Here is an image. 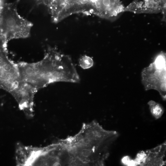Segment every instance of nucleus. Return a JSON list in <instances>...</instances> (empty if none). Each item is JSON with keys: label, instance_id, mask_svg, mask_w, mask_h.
Returning a JSON list of instances; mask_svg holds the SVG:
<instances>
[{"label": "nucleus", "instance_id": "nucleus-1", "mask_svg": "<svg viewBox=\"0 0 166 166\" xmlns=\"http://www.w3.org/2000/svg\"><path fill=\"white\" fill-rule=\"evenodd\" d=\"M43 85L56 81L78 83L79 76L69 56L50 49L42 62Z\"/></svg>", "mask_w": 166, "mask_h": 166}, {"label": "nucleus", "instance_id": "nucleus-2", "mask_svg": "<svg viewBox=\"0 0 166 166\" xmlns=\"http://www.w3.org/2000/svg\"><path fill=\"white\" fill-rule=\"evenodd\" d=\"M19 1L5 3L1 11V34L7 43L12 39L26 38L30 36L33 24L18 14Z\"/></svg>", "mask_w": 166, "mask_h": 166}, {"label": "nucleus", "instance_id": "nucleus-3", "mask_svg": "<svg viewBox=\"0 0 166 166\" xmlns=\"http://www.w3.org/2000/svg\"><path fill=\"white\" fill-rule=\"evenodd\" d=\"M166 143L137 154L133 163L141 166H163L165 164Z\"/></svg>", "mask_w": 166, "mask_h": 166}, {"label": "nucleus", "instance_id": "nucleus-4", "mask_svg": "<svg viewBox=\"0 0 166 166\" xmlns=\"http://www.w3.org/2000/svg\"><path fill=\"white\" fill-rule=\"evenodd\" d=\"M160 0H135L125 7L124 12L135 14H156L162 12Z\"/></svg>", "mask_w": 166, "mask_h": 166}, {"label": "nucleus", "instance_id": "nucleus-5", "mask_svg": "<svg viewBox=\"0 0 166 166\" xmlns=\"http://www.w3.org/2000/svg\"><path fill=\"white\" fill-rule=\"evenodd\" d=\"M148 104L152 115L156 119L160 118L164 112L162 106L159 104L152 101H149Z\"/></svg>", "mask_w": 166, "mask_h": 166}, {"label": "nucleus", "instance_id": "nucleus-6", "mask_svg": "<svg viewBox=\"0 0 166 166\" xmlns=\"http://www.w3.org/2000/svg\"><path fill=\"white\" fill-rule=\"evenodd\" d=\"M80 66L84 69H89L93 65V61L90 57L86 55L81 56L79 60Z\"/></svg>", "mask_w": 166, "mask_h": 166}, {"label": "nucleus", "instance_id": "nucleus-7", "mask_svg": "<svg viewBox=\"0 0 166 166\" xmlns=\"http://www.w3.org/2000/svg\"><path fill=\"white\" fill-rule=\"evenodd\" d=\"M165 55L161 53L158 55L156 57L155 64L156 67L158 69H161L163 68L165 63Z\"/></svg>", "mask_w": 166, "mask_h": 166}, {"label": "nucleus", "instance_id": "nucleus-8", "mask_svg": "<svg viewBox=\"0 0 166 166\" xmlns=\"http://www.w3.org/2000/svg\"><path fill=\"white\" fill-rule=\"evenodd\" d=\"M162 3L163 10L162 13L163 14V20L166 21V0H160Z\"/></svg>", "mask_w": 166, "mask_h": 166}, {"label": "nucleus", "instance_id": "nucleus-9", "mask_svg": "<svg viewBox=\"0 0 166 166\" xmlns=\"http://www.w3.org/2000/svg\"><path fill=\"white\" fill-rule=\"evenodd\" d=\"M78 1L79 4L82 5H85L87 4L89 2L91 3L89 0H78Z\"/></svg>", "mask_w": 166, "mask_h": 166}, {"label": "nucleus", "instance_id": "nucleus-10", "mask_svg": "<svg viewBox=\"0 0 166 166\" xmlns=\"http://www.w3.org/2000/svg\"><path fill=\"white\" fill-rule=\"evenodd\" d=\"M48 0H36L38 3L43 4L46 5Z\"/></svg>", "mask_w": 166, "mask_h": 166}, {"label": "nucleus", "instance_id": "nucleus-11", "mask_svg": "<svg viewBox=\"0 0 166 166\" xmlns=\"http://www.w3.org/2000/svg\"><path fill=\"white\" fill-rule=\"evenodd\" d=\"M3 6H0V36H2L1 34V11Z\"/></svg>", "mask_w": 166, "mask_h": 166}]
</instances>
